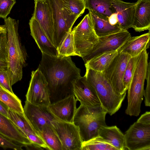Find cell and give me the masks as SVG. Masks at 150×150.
I'll return each instance as SVG.
<instances>
[{"mask_svg":"<svg viewBox=\"0 0 150 150\" xmlns=\"http://www.w3.org/2000/svg\"><path fill=\"white\" fill-rule=\"evenodd\" d=\"M38 68L47 82L50 104L73 94L74 84L81 76L80 69L70 56L58 57L42 53Z\"/></svg>","mask_w":150,"mask_h":150,"instance_id":"6da1fadb","label":"cell"},{"mask_svg":"<svg viewBox=\"0 0 150 150\" xmlns=\"http://www.w3.org/2000/svg\"><path fill=\"white\" fill-rule=\"evenodd\" d=\"M4 22L7 30L6 70L12 86L22 78L23 69L27 65V54L18 33L19 21L9 17L4 19Z\"/></svg>","mask_w":150,"mask_h":150,"instance_id":"7a4b0ae2","label":"cell"},{"mask_svg":"<svg viewBox=\"0 0 150 150\" xmlns=\"http://www.w3.org/2000/svg\"><path fill=\"white\" fill-rule=\"evenodd\" d=\"M85 67L84 76L95 91L101 106L110 115L114 114L120 108L126 92L123 95L119 94L102 72Z\"/></svg>","mask_w":150,"mask_h":150,"instance_id":"3957f363","label":"cell"},{"mask_svg":"<svg viewBox=\"0 0 150 150\" xmlns=\"http://www.w3.org/2000/svg\"><path fill=\"white\" fill-rule=\"evenodd\" d=\"M107 113L101 105L88 106L80 105L77 108L73 123L78 127L83 142L98 136L100 129L107 125Z\"/></svg>","mask_w":150,"mask_h":150,"instance_id":"277c9868","label":"cell"},{"mask_svg":"<svg viewBox=\"0 0 150 150\" xmlns=\"http://www.w3.org/2000/svg\"><path fill=\"white\" fill-rule=\"evenodd\" d=\"M148 53L146 48L139 55L138 61L127 90V106L125 113L138 116L143 100L144 84L148 62Z\"/></svg>","mask_w":150,"mask_h":150,"instance_id":"5b68a950","label":"cell"},{"mask_svg":"<svg viewBox=\"0 0 150 150\" xmlns=\"http://www.w3.org/2000/svg\"><path fill=\"white\" fill-rule=\"evenodd\" d=\"M71 31L76 53L84 60L98 41V37L95 32L89 13Z\"/></svg>","mask_w":150,"mask_h":150,"instance_id":"8992f818","label":"cell"},{"mask_svg":"<svg viewBox=\"0 0 150 150\" xmlns=\"http://www.w3.org/2000/svg\"><path fill=\"white\" fill-rule=\"evenodd\" d=\"M25 96L26 100L34 105L48 107L50 104L47 82L38 68L31 72V78Z\"/></svg>","mask_w":150,"mask_h":150,"instance_id":"52a82bcc","label":"cell"},{"mask_svg":"<svg viewBox=\"0 0 150 150\" xmlns=\"http://www.w3.org/2000/svg\"><path fill=\"white\" fill-rule=\"evenodd\" d=\"M51 125L60 140L62 150H81L83 141L78 127L74 123L56 120Z\"/></svg>","mask_w":150,"mask_h":150,"instance_id":"ba28073f","label":"cell"},{"mask_svg":"<svg viewBox=\"0 0 150 150\" xmlns=\"http://www.w3.org/2000/svg\"><path fill=\"white\" fill-rule=\"evenodd\" d=\"M131 57L118 52L109 66L102 72L118 94L126 92L123 84V78L127 62Z\"/></svg>","mask_w":150,"mask_h":150,"instance_id":"9c48e42d","label":"cell"},{"mask_svg":"<svg viewBox=\"0 0 150 150\" xmlns=\"http://www.w3.org/2000/svg\"><path fill=\"white\" fill-rule=\"evenodd\" d=\"M125 146L129 150H150V125L137 121L124 134Z\"/></svg>","mask_w":150,"mask_h":150,"instance_id":"30bf717a","label":"cell"},{"mask_svg":"<svg viewBox=\"0 0 150 150\" xmlns=\"http://www.w3.org/2000/svg\"><path fill=\"white\" fill-rule=\"evenodd\" d=\"M131 37L127 30H123L108 35L99 37L98 43L83 60L85 64L105 52L118 51Z\"/></svg>","mask_w":150,"mask_h":150,"instance_id":"8fae6325","label":"cell"},{"mask_svg":"<svg viewBox=\"0 0 150 150\" xmlns=\"http://www.w3.org/2000/svg\"><path fill=\"white\" fill-rule=\"evenodd\" d=\"M34 1L32 17L39 23L48 39L55 46L53 12L50 0Z\"/></svg>","mask_w":150,"mask_h":150,"instance_id":"7c38bea8","label":"cell"},{"mask_svg":"<svg viewBox=\"0 0 150 150\" xmlns=\"http://www.w3.org/2000/svg\"><path fill=\"white\" fill-rule=\"evenodd\" d=\"M23 110L25 117L39 134L44 126L51 125L53 121L57 120L47 107L34 105L26 100Z\"/></svg>","mask_w":150,"mask_h":150,"instance_id":"4fadbf2b","label":"cell"},{"mask_svg":"<svg viewBox=\"0 0 150 150\" xmlns=\"http://www.w3.org/2000/svg\"><path fill=\"white\" fill-rule=\"evenodd\" d=\"M54 21V37L55 46L59 48L69 32L72 30L62 10L61 0H50Z\"/></svg>","mask_w":150,"mask_h":150,"instance_id":"5bb4252c","label":"cell"},{"mask_svg":"<svg viewBox=\"0 0 150 150\" xmlns=\"http://www.w3.org/2000/svg\"><path fill=\"white\" fill-rule=\"evenodd\" d=\"M77 100L72 94L64 98L51 104L47 108L57 120L73 123L76 108Z\"/></svg>","mask_w":150,"mask_h":150,"instance_id":"9a60e30c","label":"cell"},{"mask_svg":"<svg viewBox=\"0 0 150 150\" xmlns=\"http://www.w3.org/2000/svg\"><path fill=\"white\" fill-rule=\"evenodd\" d=\"M73 92L76 100L81 105L88 106L101 105L95 91L88 83L84 76H81L75 82Z\"/></svg>","mask_w":150,"mask_h":150,"instance_id":"2e32d148","label":"cell"},{"mask_svg":"<svg viewBox=\"0 0 150 150\" xmlns=\"http://www.w3.org/2000/svg\"><path fill=\"white\" fill-rule=\"evenodd\" d=\"M135 4L121 0H113L112 7L113 13H116L118 24L123 30H127L132 27Z\"/></svg>","mask_w":150,"mask_h":150,"instance_id":"e0dca14e","label":"cell"},{"mask_svg":"<svg viewBox=\"0 0 150 150\" xmlns=\"http://www.w3.org/2000/svg\"><path fill=\"white\" fill-rule=\"evenodd\" d=\"M29 25L30 35L42 53L57 57V49L48 39L39 23L32 17L30 20Z\"/></svg>","mask_w":150,"mask_h":150,"instance_id":"ac0fdd59","label":"cell"},{"mask_svg":"<svg viewBox=\"0 0 150 150\" xmlns=\"http://www.w3.org/2000/svg\"><path fill=\"white\" fill-rule=\"evenodd\" d=\"M132 28L141 32L150 28V0H137L135 2Z\"/></svg>","mask_w":150,"mask_h":150,"instance_id":"d6986e66","label":"cell"},{"mask_svg":"<svg viewBox=\"0 0 150 150\" xmlns=\"http://www.w3.org/2000/svg\"><path fill=\"white\" fill-rule=\"evenodd\" d=\"M150 39V31L139 36L131 37L118 50V52L131 57L138 55L144 49L149 48Z\"/></svg>","mask_w":150,"mask_h":150,"instance_id":"ffe728a7","label":"cell"},{"mask_svg":"<svg viewBox=\"0 0 150 150\" xmlns=\"http://www.w3.org/2000/svg\"><path fill=\"white\" fill-rule=\"evenodd\" d=\"M0 134L24 145L32 142L7 117L0 114Z\"/></svg>","mask_w":150,"mask_h":150,"instance_id":"44dd1931","label":"cell"},{"mask_svg":"<svg viewBox=\"0 0 150 150\" xmlns=\"http://www.w3.org/2000/svg\"><path fill=\"white\" fill-rule=\"evenodd\" d=\"M98 136L117 150L127 149L124 134L115 125L103 127L99 131Z\"/></svg>","mask_w":150,"mask_h":150,"instance_id":"7402d4cb","label":"cell"},{"mask_svg":"<svg viewBox=\"0 0 150 150\" xmlns=\"http://www.w3.org/2000/svg\"><path fill=\"white\" fill-rule=\"evenodd\" d=\"M88 11L94 30L98 37L108 35L123 30L118 24L115 25L111 24L108 18L102 16L91 10Z\"/></svg>","mask_w":150,"mask_h":150,"instance_id":"603a6c76","label":"cell"},{"mask_svg":"<svg viewBox=\"0 0 150 150\" xmlns=\"http://www.w3.org/2000/svg\"><path fill=\"white\" fill-rule=\"evenodd\" d=\"M62 9L70 27L72 28L77 19L86 9L84 0H61Z\"/></svg>","mask_w":150,"mask_h":150,"instance_id":"cb8c5ba5","label":"cell"},{"mask_svg":"<svg viewBox=\"0 0 150 150\" xmlns=\"http://www.w3.org/2000/svg\"><path fill=\"white\" fill-rule=\"evenodd\" d=\"M118 53L117 50L105 52L90 60L85 64V66L95 71L103 72Z\"/></svg>","mask_w":150,"mask_h":150,"instance_id":"d4e9b609","label":"cell"},{"mask_svg":"<svg viewBox=\"0 0 150 150\" xmlns=\"http://www.w3.org/2000/svg\"><path fill=\"white\" fill-rule=\"evenodd\" d=\"M113 0H84L86 9L108 18L113 13L112 4Z\"/></svg>","mask_w":150,"mask_h":150,"instance_id":"484cf974","label":"cell"},{"mask_svg":"<svg viewBox=\"0 0 150 150\" xmlns=\"http://www.w3.org/2000/svg\"><path fill=\"white\" fill-rule=\"evenodd\" d=\"M7 117L24 134L28 132L40 136L33 128L24 114L21 115L9 108Z\"/></svg>","mask_w":150,"mask_h":150,"instance_id":"4316f807","label":"cell"},{"mask_svg":"<svg viewBox=\"0 0 150 150\" xmlns=\"http://www.w3.org/2000/svg\"><path fill=\"white\" fill-rule=\"evenodd\" d=\"M39 134L50 150H62L60 140L52 125L44 126Z\"/></svg>","mask_w":150,"mask_h":150,"instance_id":"83f0119b","label":"cell"},{"mask_svg":"<svg viewBox=\"0 0 150 150\" xmlns=\"http://www.w3.org/2000/svg\"><path fill=\"white\" fill-rule=\"evenodd\" d=\"M0 101L9 108L19 113L24 115L21 100L14 93H11L0 86Z\"/></svg>","mask_w":150,"mask_h":150,"instance_id":"f1b7e54d","label":"cell"},{"mask_svg":"<svg viewBox=\"0 0 150 150\" xmlns=\"http://www.w3.org/2000/svg\"><path fill=\"white\" fill-rule=\"evenodd\" d=\"M81 150H117L98 136L86 141L83 142Z\"/></svg>","mask_w":150,"mask_h":150,"instance_id":"f546056e","label":"cell"},{"mask_svg":"<svg viewBox=\"0 0 150 150\" xmlns=\"http://www.w3.org/2000/svg\"><path fill=\"white\" fill-rule=\"evenodd\" d=\"M58 57L77 56L76 52L73 33L70 31L58 50Z\"/></svg>","mask_w":150,"mask_h":150,"instance_id":"4dcf8cb0","label":"cell"},{"mask_svg":"<svg viewBox=\"0 0 150 150\" xmlns=\"http://www.w3.org/2000/svg\"><path fill=\"white\" fill-rule=\"evenodd\" d=\"M139 55L131 57L126 67L123 78L125 90H127L132 79L138 61Z\"/></svg>","mask_w":150,"mask_h":150,"instance_id":"1f68e13d","label":"cell"},{"mask_svg":"<svg viewBox=\"0 0 150 150\" xmlns=\"http://www.w3.org/2000/svg\"><path fill=\"white\" fill-rule=\"evenodd\" d=\"M25 145L14 141L0 134V147L4 149H10L16 150H23Z\"/></svg>","mask_w":150,"mask_h":150,"instance_id":"d6a6232c","label":"cell"},{"mask_svg":"<svg viewBox=\"0 0 150 150\" xmlns=\"http://www.w3.org/2000/svg\"><path fill=\"white\" fill-rule=\"evenodd\" d=\"M16 3V0H0V18H6Z\"/></svg>","mask_w":150,"mask_h":150,"instance_id":"836d02e7","label":"cell"},{"mask_svg":"<svg viewBox=\"0 0 150 150\" xmlns=\"http://www.w3.org/2000/svg\"><path fill=\"white\" fill-rule=\"evenodd\" d=\"M0 86L9 92L14 93L6 69H0Z\"/></svg>","mask_w":150,"mask_h":150,"instance_id":"e575fe53","label":"cell"},{"mask_svg":"<svg viewBox=\"0 0 150 150\" xmlns=\"http://www.w3.org/2000/svg\"><path fill=\"white\" fill-rule=\"evenodd\" d=\"M24 134L32 143L43 149L44 148L46 149L50 150L49 147L40 136L28 132H25Z\"/></svg>","mask_w":150,"mask_h":150,"instance_id":"d590c367","label":"cell"},{"mask_svg":"<svg viewBox=\"0 0 150 150\" xmlns=\"http://www.w3.org/2000/svg\"><path fill=\"white\" fill-rule=\"evenodd\" d=\"M150 62L149 64L146 75V85L145 89L144 90V103L145 106H150Z\"/></svg>","mask_w":150,"mask_h":150,"instance_id":"8d00e7d4","label":"cell"},{"mask_svg":"<svg viewBox=\"0 0 150 150\" xmlns=\"http://www.w3.org/2000/svg\"><path fill=\"white\" fill-rule=\"evenodd\" d=\"M0 59L7 62V33L0 35Z\"/></svg>","mask_w":150,"mask_h":150,"instance_id":"74e56055","label":"cell"},{"mask_svg":"<svg viewBox=\"0 0 150 150\" xmlns=\"http://www.w3.org/2000/svg\"><path fill=\"white\" fill-rule=\"evenodd\" d=\"M137 122L143 124L150 125V111H146L142 115Z\"/></svg>","mask_w":150,"mask_h":150,"instance_id":"f35d334b","label":"cell"},{"mask_svg":"<svg viewBox=\"0 0 150 150\" xmlns=\"http://www.w3.org/2000/svg\"><path fill=\"white\" fill-rule=\"evenodd\" d=\"M8 107L4 103L0 101V114L7 117Z\"/></svg>","mask_w":150,"mask_h":150,"instance_id":"ab89813d","label":"cell"},{"mask_svg":"<svg viewBox=\"0 0 150 150\" xmlns=\"http://www.w3.org/2000/svg\"><path fill=\"white\" fill-rule=\"evenodd\" d=\"M108 19L109 23L112 25H115L118 24L116 13H113L109 17Z\"/></svg>","mask_w":150,"mask_h":150,"instance_id":"60d3db41","label":"cell"},{"mask_svg":"<svg viewBox=\"0 0 150 150\" xmlns=\"http://www.w3.org/2000/svg\"><path fill=\"white\" fill-rule=\"evenodd\" d=\"M27 150H43L42 148L33 143L26 145L25 147Z\"/></svg>","mask_w":150,"mask_h":150,"instance_id":"b9f144b4","label":"cell"},{"mask_svg":"<svg viewBox=\"0 0 150 150\" xmlns=\"http://www.w3.org/2000/svg\"><path fill=\"white\" fill-rule=\"evenodd\" d=\"M7 61L0 59V69H7Z\"/></svg>","mask_w":150,"mask_h":150,"instance_id":"7bdbcfd3","label":"cell"},{"mask_svg":"<svg viewBox=\"0 0 150 150\" xmlns=\"http://www.w3.org/2000/svg\"><path fill=\"white\" fill-rule=\"evenodd\" d=\"M7 33L6 27L5 24L0 25V35Z\"/></svg>","mask_w":150,"mask_h":150,"instance_id":"ee69618b","label":"cell"}]
</instances>
